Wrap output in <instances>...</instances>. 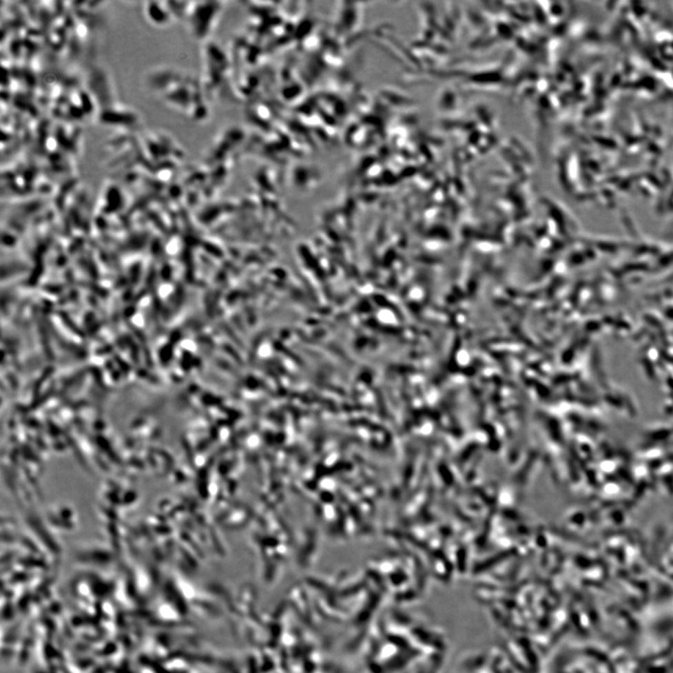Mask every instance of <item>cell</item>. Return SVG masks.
<instances>
[{
  "instance_id": "obj_1",
  "label": "cell",
  "mask_w": 673,
  "mask_h": 673,
  "mask_svg": "<svg viewBox=\"0 0 673 673\" xmlns=\"http://www.w3.org/2000/svg\"><path fill=\"white\" fill-rule=\"evenodd\" d=\"M144 14L149 23L159 28L172 22L169 2H147L144 6Z\"/></svg>"
}]
</instances>
